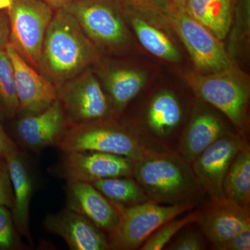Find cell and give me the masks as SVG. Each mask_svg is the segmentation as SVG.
Listing matches in <instances>:
<instances>
[{"instance_id":"obj_1","label":"cell","mask_w":250,"mask_h":250,"mask_svg":"<svg viewBox=\"0 0 250 250\" xmlns=\"http://www.w3.org/2000/svg\"><path fill=\"white\" fill-rule=\"evenodd\" d=\"M100 57V49L76 20L64 9L54 11L42 43L38 71L57 88L90 68Z\"/></svg>"},{"instance_id":"obj_2","label":"cell","mask_w":250,"mask_h":250,"mask_svg":"<svg viewBox=\"0 0 250 250\" xmlns=\"http://www.w3.org/2000/svg\"><path fill=\"white\" fill-rule=\"evenodd\" d=\"M133 177L151 201L164 205H197L205 194L191 166L175 151L135 161Z\"/></svg>"},{"instance_id":"obj_3","label":"cell","mask_w":250,"mask_h":250,"mask_svg":"<svg viewBox=\"0 0 250 250\" xmlns=\"http://www.w3.org/2000/svg\"><path fill=\"white\" fill-rule=\"evenodd\" d=\"M57 146L63 153L93 151L125 156L135 161L166 152L154 147L131 126L118 123L113 117L69 126Z\"/></svg>"},{"instance_id":"obj_4","label":"cell","mask_w":250,"mask_h":250,"mask_svg":"<svg viewBox=\"0 0 250 250\" xmlns=\"http://www.w3.org/2000/svg\"><path fill=\"white\" fill-rule=\"evenodd\" d=\"M184 80L197 98L221 112L236 131L246 136L249 126V80L238 66L212 73L184 74Z\"/></svg>"},{"instance_id":"obj_5","label":"cell","mask_w":250,"mask_h":250,"mask_svg":"<svg viewBox=\"0 0 250 250\" xmlns=\"http://www.w3.org/2000/svg\"><path fill=\"white\" fill-rule=\"evenodd\" d=\"M76 20L99 49L119 51L131 43V36L116 0H76L63 9Z\"/></svg>"},{"instance_id":"obj_6","label":"cell","mask_w":250,"mask_h":250,"mask_svg":"<svg viewBox=\"0 0 250 250\" xmlns=\"http://www.w3.org/2000/svg\"><path fill=\"white\" fill-rule=\"evenodd\" d=\"M113 205L119 210L120 220L108 233L107 239L109 250H118L140 249L164 224L193 208L189 205H160L151 200L130 207Z\"/></svg>"},{"instance_id":"obj_7","label":"cell","mask_w":250,"mask_h":250,"mask_svg":"<svg viewBox=\"0 0 250 250\" xmlns=\"http://www.w3.org/2000/svg\"><path fill=\"white\" fill-rule=\"evenodd\" d=\"M166 21L190 54L195 71L212 73L238 66L222 41L190 17L185 9L172 6Z\"/></svg>"},{"instance_id":"obj_8","label":"cell","mask_w":250,"mask_h":250,"mask_svg":"<svg viewBox=\"0 0 250 250\" xmlns=\"http://www.w3.org/2000/svg\"><path fill=\"white\" fill-rule=\"evenodd\" d=\"M69 126L103 121L114 116L96 72L88 68L57 88Z\"/></svg>"},{"instance_id":"obj_9","label":"cell","mask_w":250,"mask_h":250,"mask_svg":"<svg viewBox=\"0 0 250 250\" xmlns=\"http://www.w3.org/2000/svg\"><path fill=\"white\" fill-rule=\"evenodd\" d=\"M6 11L10 45L38 70L46 31L55 11L42 0H12Z\"/></svg>"},{"instance_id":"obj_10","label":"cell","mask_w":250,"mask_h":250,"mask_svg":"<svg viewBox=\"0 0 250 250\" xmlns=\"http://www.w3.org/2000/svg\"><path fill=\"white\" fill-rule=\"evenodd\" d=\"M195 212V223L213 250L250 229V207L225 196L210 198Z\"/></svg>"},{"instance_id":"obj_11","label":"cell","mask_w":250,"mask_h":250,"mask_svg":"<svg viewBox=\"0 0 250 250\" xmlns=\"http://www.w3.org/2000/svg\"><path fill=\"white\" fill-rule=\"evenodd\" d=\"M246 142L245 136L237 131H229L210 145L190 164L202 191L209 198L223 196L225 175L235 156Z\"/></svg>"},{"instance_id":"obj_12","label":"cell","mask_w":250,"mask_h":250,"mask_svg":"<svg viewBox=\"0 0 250 250\" xmlns=\"http://www.w3.org/2000/svg\"><path fill=\"white\" fill-rule=\"evenodd\" d=\"M135 161L108 153L80 151L64 153L59 172L67 182L92 184L112 177H133Z\"/></svg>"},{"instance_id":"obj_13","label":"cell","mask_w":250,"mask_h":250,"mask_svg":"<svg viewBox=\"0 0 250 250\" xmlns=\"http://www.w3.org/2000/svg\"><path fill=\"white\" fill-rule=\"evenodd\" d=\"M13 67L21 116L44 111L58 100L57 88L31 66L10 44L6 49Z\"/></svg>"},{"instance_id":"obj_14","label":"cell","mask_w":250,"mask_h":250,"mask_svg":"<svg viewBox=\"0 0 250 250\" xmlns=\"http://www.w3.org/2000/svg\"><path fill=\"white\" fill-rule=\"evenodd\" d=\"M65 111L57 100L44 111L22 116L16 123L15 132L22 146L34 152L57 146L68 127Z\"/></svg>"},{"instance_id":"obj_15","label":"cell","mask_w":250,"mask_h":250,"mask_svg":"<svg viewBox=\"0 0 250 250\" xmlns=\"http://www.w3.org/2000/svg\"><path fill=\"white\" fill-rule=\"evenodd\" d=\"M183 118V106L177 95L170 90H161L152 97L146 109L147 131L143 139L161 150L173 151L170 148V139Z\"/></svg>"},{"instance_id":"obj_16","label":"cell","mask_w":250,"mask_h":250,"mask_svg":"<svg viewBox=\"0 0 250 250\" xmlns=\"http://www.w3.org/2000/svg\"><path fill=\"white\" fill-rule=\"evenodd\" d=\"M44 227L72 250H109L107 236L84 216L70 209L46 216Z\"/></svg>"},{"instance_id":"obj_17","label":"cell","mask_w":250,"mask_h":250,"mask_svg":"<svg viewBox=\"0 0 250 250\" xmlns=\"http://www.w3.org/2000/svg\"><path fill=\"white\" fill-rule=\"evenodd\" d=\"M67 208L83 215L105 233L113 231L120 220L116 206L86 182H68Z\"/></svg>"},{"instance_id":"obj_18","label":"cell","mask_w":250,"mask_h":250,"mask_svg":"<svg viewBox=\"0 0 250 250\" xmlns=\"http://www.w3.org/2000/svg\"><path fill=\"white\" fill-rule=\"evenodd\" d=\"M221 118L207 108H196L181 134L177 152L188 164L229 132Z\"/></svg>"},{"instance_id":"obj_19","label":"cell","mask_w":250,"mask_h":250,"mask_svg":"<svg viewBox=\"0 0 250 250\" xmlns=\"http://www.w3.org/2000/svg\"><path fill=\"white\" fill-rule=\"evenodd\" d=\"M122 9L126 24L149 53L165 62L174 63L182 62V56L177 46L157 24L158 22L167 24L166 20L127 8Z\"/></svg>"},{"instance_id":"obj_20","label":"cell","mask_w":250,"mask_h":250,"mask_svg":"<svg viewBox=\"0 0 250 250\" xmlns=\"http://www.w3.org/2000/svg\"><path fill=\"white\" fill-rule=\"evenodd\" d=\"M14 193L13 221L21 234L31 241L29 229V208L33 192V183L27 164L18 149L5 156Z\"/></svg>"},{"instance_id":"obj_21","label":"cell","mask_w":250,"mask_h":250,"mask_svg":"<svg viewBox=\"0 0 250 250\" xmlns=\"http://www.w3.org/2000/svg\"><path fill=\"white\" fill-rule=\"evenodd\" d=\"M111 101L113 114L121 113L147 83V72L131 67H110L97 72Z\"/></svg>"},{"instance_id":"obj_22","label":"cell","mask_w":250,"mask_h":250,"mask_svg":"<svg viewBox=\"0 0 250 250\" xmlns=\"http://www.w3.org/2000/svg\"><path fill=\"white\" fill-rule=\"evenodd\" d=\"M236 0H188L185 11L223 41L231 30Z\"/></svg>"},{"instance_id":"obj_23","label":"cell","mask_w":250,"mask_h":250,"mask_svg":"<svg viewBox=\"0 0 250 250\" xmlns=\"http://www.w3.org/2000/svg\"><path fill=\"white\" fill-rule=\"evenodd\" d=\"M223 196L238 205L250 203V147L248 141L238 151L229 167L223 184Z\"/></svg>"},{"instance_id":"obj_24","label":"cell","mask_w":250,"mask_h":250,"mask_svg":"<svg viewBox=\"0 0 250 250\" xmlns=\"http://www.w3.org/2000/svg\"><path fill=\"white\" fill-rule=\"evenodd\" d=\"M91 184L115 205L130 207L149 200L144 189L131 177L100 179Z\"/></svg>"},{"instance_id":"obj_25","label":"cell","mask_w":250,"mask_h":250,"mask_svg":"<svg viewBox=\"0 0 250 250\" xmlns=\"http://www.w3.org/2000/svg\"><path fill=\"white\" fill-rule=\"evenodd\" d=\"M19 113L14 67L6 50L0 52V119H12Z\"/></svg>"},{"instance_id":"obj_26","label":"cell","mask_w":250,"mask_h":250,"mask_svg":"<svg viewBox=\"0 0 250 250\" xmlns=\"http://www.w3.org/2000/svg\"><path fill=\"white\" fill-rule=\"evenodd\" d=\"M174 218L164 224L149 236L140 248L141 250L164 249L169 243L187 225L195 223L196 212L193 211L181 218Z\"/></svg>"},{"instance_id":"obj_27","label":"cell","mask_w":250,"mask_h":250,"mask_svg":"<svg viewBox=\"0 0 250 250\" xmlns=\"http://www.w3.org/2000/svg\"><path fill=\"white\" fill-rule=\"evenodd\" d=\"M192 223L184 227L164 249L168 250H203L207 249V240L201 230L192 227ZM200 229V228H199Z\"/></svg>"},{"instance_id":"obj_28","label":"cell","mask_w":250,"mask_h":250,"mask_svg":"<svg viewBox=\"0 0 250 250\" xmlns=\"http://www.w3.org/2000/svg\"><path fill=\"white\" fill-rule=\"evenodd\" d=\"M122 8L164 18L172 8L170 0H116Z\"/></svg>"},{"instance_id":"obj_29","label":"cell","mask_w":250,"mask_h":250,"mask_svg":"<svg viewBox=\"0 0 250 250\" xmlns=\"http://www.w3.org/2000/svg\"><path fill=\"white\" fill-rule=\"evenodd\" d=\"M9 209L0 205V250L9 249L14 246V224Z\"/></svg>"},{"instance_id":"obj_30","label":"cell","mask_w":250,"mask_h":250,"mask_svg":"<svg viewBox=\"0 0 250 250\" xmlns=\"http://www.w3.org/2000/svg\"><path fill=\"white\" fill-rule=\"evenodd\" d=\"M14 193L9 167L4 156H0V205L12 208Z\"/></svg>"},{"instance_id":"obj_31","label":"cell","mask_w":250,"mask_h":250,"mask_svg":"<svg viewBox=\"0 0 250 250\" xmlns=\"http://www.w3.org/2000/svg\"><path fill=\"white\" fill-rule=\"evenodd\" d=\"M216 250H250V229L236 235L229 241L217 247Z\"/></svg>"},{"instance_id":"obj_32","label":"cell","mask_w":250,"mask_h":250,"mask_svg":"<svg viewBox=\"0 0 250 250\" xmlns=\"http://www.w3.org/2000/svg\"><path fill=\"white\" fill-rule=\"evenodd\" d=\"M10 25L7 11H0V52L6 50L9 44Z\"/></svg>"},{"instance_id":"obj_33","label":"cell","mask_w":250,"mask_h":250,"mask_svg":"<svg viewBox=\"0 0 250 250\" xmlns=\"http://www.w3.org/2000/svg\"><path fill=\"white\" fill-rule=\"evenodd\" d=\"M18 149L17 146L6 131L0 123V156H4L11 151Z\"/></svg>"},{"instance_id":"obj_34","label":"cell","mask_w":250,"mask_h":250,"mask_svg":"<svg viewBox=\"0 0 250 250\" xmlns=\"http://www.w3.org/2000/svg\"><path fill=\"white\" fill-rule=\"evenodd\" d=\"M42 1L48 4L54 11H57V10L63 9L67 5L71 4L76 0H42Z\"/></svg>"},{"instance_id":"obj_35","label":"cell","mask_w":250,"mask_h":250,"mask_svg":"<svg viewBox=\"0 0 250 250\" xmlns=\"http://www.w3.org/2000/svg\"><path fill=\"white\" fill-rule=\"evenodd\" d=\"M171 4L173 7L177 9H185L188 0H170Z\"/></svg>"},{"instance_id":"obj_36","label":"cell","mask_w":250,"mask_h":250,"mask_svg":"<svg viewBox=\"0 0 250 250\" xmlns=\"http://www.w3.org/2000/svg\"><path fill=\"white\" fill-rule=\"evenodd\" d=\"M12 4V0H0V11L7 10Z\"/></svg>"}]
</instances>
